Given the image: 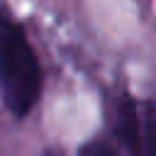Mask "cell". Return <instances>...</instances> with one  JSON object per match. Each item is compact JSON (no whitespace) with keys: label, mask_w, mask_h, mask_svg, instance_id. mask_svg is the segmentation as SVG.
Instances as JSON below:
<instances>
[{"label":"cell","mask_w":156,"mask_h":156,"mask_svg":"<svg viewBox=\"0 0 156 156\" xmlns=\"http://www.w3.org/2000/svg\"><path fill=\"white\" fill-rule=\"evenodd\" d=\"M115 132L122 141V146L127 149L129 156H141L144 151V132L139 127V115H136V105L129 95H122L117 100V110H115Z\"/></svg>","instance_id":"2"},{"label":"cell","mask_w":156,"mask_h":156,"mask_svg":"<svg viewBox=\"0 0 156 156\" xmlns=\"http://www.w3.org/2000/svg\"><path fill=\"white\" fill-rule=\"evenodd\" d=\"M78 156H117V154H115V149H112L107 141L95 139V141L83 144V146H80V151H78Z\"/></svg>","instance_id":"3"},{"label":"cell","mask_w":156,"mask_h":156,"mask_svg":"<svg viewBox=\"0 0 156 156\" xmlns=\"http://www.w3.org/2000/svg\"><path fill=\"white\" fill-rule=\"evenodd\" d=\"M0 88L5 107L15 117L29 115L41 93V68L37 54L24 29L5 7H0Z\"/></svg>","instance_id":"1"}]
</instances>
